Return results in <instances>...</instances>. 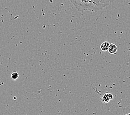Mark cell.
Returning <instances> with one entry per match:
<instances>
[{"mask_svg": "<svg viewBox=\"0 0 130 115\" xmlns=\"http://www.w3.org/2000/svg\"><path fill=\"white\" fill-rule=\"evenodd\" d=\"M129 52H130V48H129Z\"/></svg>", "mask_w": 130, "mask_h": 115, "instance_id": "7", "label": "cell"}, {"mask_svg": "<svg viewBox=\"0 0 130 115\" xmlns=\"http://www.w3.org/2000/svg\"><path fill=\"white\" fill-rule=\"evenodd\" d=\"M107 51H109V53L110 54H115L116 52L117 51V46H116V45L113 44V43H112V44H110Z\"/></svg>", "mask_w": 130, "mask_h": 115, "instance_id": "2", "label": "cell"}, {"mask_svg": "<svg viewBox=\"0 0 130 115\" xmlns=\"http://www.w3.org/2000/svg\"><path fill=\"white\" fill-rule=\"evenodd\" d=\"M108 94V96H109V97L110 98V100H113V96L112 94H110V93H107Z\"/></svg>", "mask_w": 130, "mask_h": 115, "instance_id": "6", "label": "cell"}, {"mask_svg": "<svg viewBox=\"0 0 130 115\" xmlns=\"http://www.w3.org/2000/svg\"><path fill=\"white\" fill-rule=\"evenodd\" d=\"M76 10L83 13L85 11L97 12L103 10L110 4V0H69Z\"/></svg>", "mask_w": 130, "mask_h": 115, "instance_id": "1", "label": "cell"}, {"mask_svg": "<svg viewBox=\"0 0 130 115\" xmlns=\"http://www.w3.org/2000/svg\"><path fill=\"white\" fill-rule=\"evenodd\" d=\"M109 45H110V43L108 42H103L101 44V46H100V48L101 49V51H103L104 52L107 51L108 50V48H109Z\"/></svg>", "mask_w": 130, "mask_h": 115, "instance_id": "3", "label": "cell"}, {"mask_svg": "<svg viewBox=\"0 0 130 115\" xmlns=\"http://www.w3.org/2000/svg\"><path fill=\"white\" fill-rule=\"evenodd\" d=\"M11 78L12 79L14 80H16L18 78V77H19V74H18V73L17 72H13L11 74Z\"/></svg>", "mask_w": 130, "mask_h": 115, "instance_id": "5", "label": "cell"}, {"mask_svg": "<svg viewBox=\"0 0 130 115\" xmlns=\"http://www.w3.org/2000/svg\"><path fill=\"white\" fill-rule=\"evenodd\" d=\"M101 100L103 102V103H108V102H110V100L109 97V96H108L107 92L105 93V94L102 96V97L101 98Z\"/></svg>", "mask_w": 130, "mask_h": 115, "instance_id": "4", "label": "cell"}]
</instances>
